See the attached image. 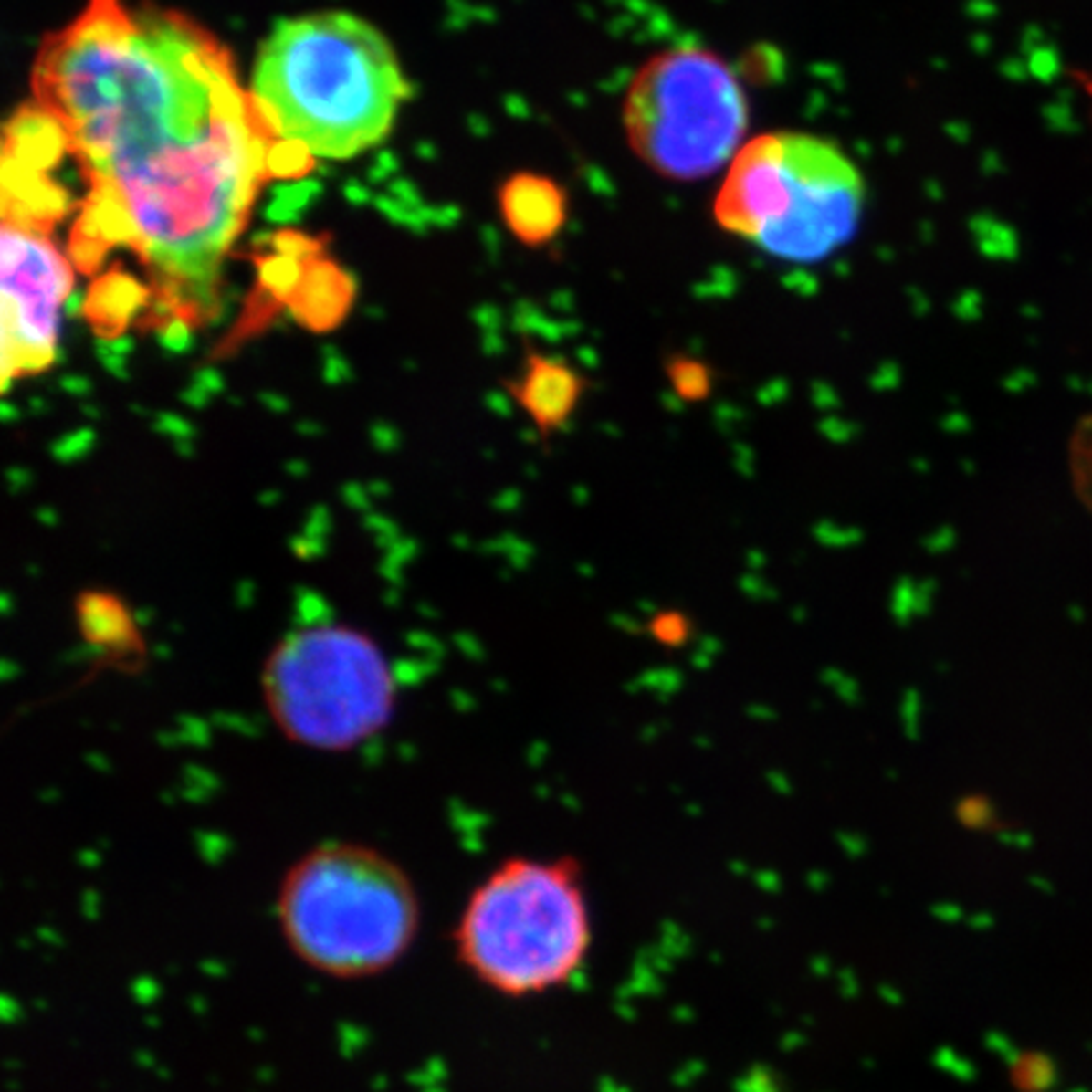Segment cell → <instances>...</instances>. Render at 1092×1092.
Masks as SVG:
<instances>
[{"label":"cell","mask_w":1092,"mask_h":1092,"mask_svg":"<svg viewBox=\"0 0 1092 1092\" xmlns=\"http://www.w3.org/2000/svg\"><path fill=\"white\" fill-rule=\"evenodd\" d=\"M33 94L91 183L74 261L130 246L170 317L205 319L278 142L228 51L175 11L89 0L41 46Z\"/></svg>","instance_id":"cell-1"},{"label":"cell","mask_w":1092,"mask_h":1092,"mask_svg":"<svg viewBox=\"0 0 1092 1092\" xmlns=\"http://www.w3.org/2000/svg\"><path fill=\"white\" fill-rule=\"evenodd\" d=\"M1072 476L1080 496L1092 509V420L1077 430L1072 443Z\"/></svg>","instance_id":"cell-17"},{"label":"cell","mask_w":1092,"mask_h":1092,"mask_svg":"<svg viewBox=\"0 0 1092 1092\" xmlns=\"http://www.w3.org/2000/svg\"><path fill=\"white\" fill-rule=\"evenodd\" d=\"M266 713L286 741L344 754L393 723L397 683L383 645L350 623H306L261 666Z\"/></svg>","instance_id":"cell-5"},{"label":"cell","mask_w":1092,"mask_h":1092,"mask_svg":"<svg viewBox=\"0 0 1092 1092\" xmlns=\"http://www.w3.org/2000/svg\"><path fill=\"white\" fill-rule=\"evenodd\" d=\"M690 617L680 610H660L647 620V637L660 647H683L690 640Z\"/></svg>","instance_id":"cell-16"},{"label":"cell","mask_w":1092,"mask_h":1092,"mask_svg":"<svg viewBox=\"0 0 1092 1092\" xmlns=\"http://www.w3.org/2000/svg\"><path fill=\"white\" fill-rule=\"evenodd\" d=\"M863 210V173L840 144L807 131H784L782 190L774 218L756 246L779 261H824L855 238Z\"/></svg>","instance_id":"cell-7"},{"label":"cell","mask_w":1092,"mask_h":1092,"mask_svg":"<svg viewBox=\"0 0 1092 1092\" xmlns=\"http://www.w3.org/2000/svg\"><path fill=\"white\" fill-rule=\"evenodd\" d=\"M499 210L506 228L526 246L554 241L567 223V193L551 177L516 173L499 187Z\"/></svg>","instance_id":"cell-12"},{"label":"cell","mask_w":1092,"mask_h":1092,"mask_svg":"<svg viewBox=\"0 0 1092 1092\" xmlns=\"http://www.w3.org/2000/svg\"><path fill=\"white\" fill-rule=\"evenodd\" d=\"M541 443L562 433L587 393V380L569 362L529 352L519 377L506 384Z\"/></svg>","instance_id":"cell-10"},{"label":"cell","mask_w":1092,"mask_h":1092,"mask_svg":"<svg viewBox=\"0 0 1092 1092\" xmlns=\"http://www.w3.org/2000/svg\"><path fill=\"white\" fill-rule=\"evenodd\" d=\"M782 160L784 131H769L743 142L713 200V218L719 228L751 243L759 241L774 215Z\"/></svg>","instance_id":"cell-9"},{"label":"cell","mask_w":1092,"mask_h":1092,"mask_svg":"<svg viewBox=\"0 0 1092 1092\" xmlns=\"http://www.w3.org/2000/svg\"><path fill=\"white\" fill-rule=\"evenodd\" d=\"M1087 89H1090V99H1092V79H1090V84H1087Z\"/></svg>","instance_id":"cell-18"},{"label":"cell","mask_w":1092,"mask_h":1092,"mask_svg":"<svg viewBox=\"0 0 1092 1092\" xmlns=\"http://www.w3.org/2000/svg\"><path fill=\"white\" fill-rule=\"evenodd\" d=\"M286 949L309 971L367 982L393 971L420 933V893L380 847L327 840L301 852L276 890Z\"/></svg>","instance_id":"cell-3"},{"label":"cell","mask_w":1092,"mask_h":1092,"mask_svg":"<svg viewBox=\"0 0 1092 1092\" xmlns=\"http://www.w3.org/2000/svg\"><path fill=\"white\" fill-rule=\"evenodd\" d=\"M74 617L81 640L97 653L101 666L137 667L142 663L144 640L140 625L114 592H79Z\"/></svg>","instance_id":"cell-11"},{"label":"cell","mask_w":1092,"mask_h":1092,"mask_svg":"<svg viewBox=\"0 0 1092 1092\" xmlns=\"http://www.w3.org/2000/svg\"><path fill=\"white\" fill-rule=\"evenodd\" d=\"M667 377H670V387L673 393L683 400V403H700L710 394L713 380H710V370L698 360H670L667 364Z\"/></svg>","instance_id":"cell-15"},{"label":"cell","mask_w":1092,"mask_h":1092,"mask_svg":"<svg viewBox=\"0 0 1092 1092\" xmlns=\"http://www.w3.org/2000/svg\"><path fill=\"white\" fill-rule=\"evenodd\" d=\"M450 940L460 969L503 999L564 989L594 943L582 865L572 855L506 857L470 890Z\"/></svg>","instance_id":"cell-4"},{"label":"cell","mask_w":1092,"mask_h":1092,"mask_svg":"<svg viewBox=\"0 0 1092 1092\" xmlns=\"http://www.w3.org/2000/svg\"><path fill=\"white\" fill-rule=\"evenodd\" d=\"M630 150L673 183H696L743 147L749 101L733 68L700 46H676L645 61L623 107Z\"/></svg>","instance_id":"cell-6"},{"label":"cell","mask_w":1092,"mask_h":1092,"mask_svg":"<svg viewBox=\"0 0 1092 1092\" xmlns=\"http://www.w3.org/2000/svg\"><path fill=\"white\" fill-rule=\"evenodd\" d=\"M314 251L304 258L296 284L291 286L284 301L291 306L301 324L324 331L337 327L344 319L354 296V286L344 268H339L337 263L321 258Z\"/></svg>","instance_id":"cell-13"},{"label":"cell","mask_w":1092,"mask_h":1092,"mask_svg":"<svg viewBox=\"0 0 1092 1092\" xmlns=\"http://www.w3.org/2000/svg\"><path fill=\"white\" fill-rule=\"evenodd\" d=\"M144 289L120 271L104 276L89 294L87 317L99 334H117L142 306Z\"/></svg>","instance_id":"cell-14"},{"label":"cell","mask_w":1092,"mask_h":1092,"mask_svg":"<svg viewBox=\"0 0 1092 1092\" xmlns=\"http://www.w3.org/2000/svg\"><path fill=\"white\" fill-rule=\"evenodd\" d=\"M251 101L273 140L350 160L393 130L407 81L393 44L344 11L278 23L263 41Z\"/></svg>","instance_id":"cell-2"},{"label":"cell","mask_w":1092,"mask_h":1092,"mask_svg":"<svg viewBox=\"0 0 1092 1092\" xmlns=\"http://www.w3.org/2000/svg\"><path fill=\"white\" fill-rule=\"evenodd\" d=\"M51 226L3 215V384L48 370L58 350V317L74 271L48 236Z\"/></svg>","instance_id":"cell-8"}]
</instances>
